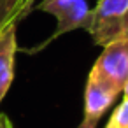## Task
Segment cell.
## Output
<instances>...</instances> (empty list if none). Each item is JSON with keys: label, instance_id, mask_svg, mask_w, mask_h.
Wrapping results in <instances>:
<instances>
[{"label": "cell", "instance_id": "1", "mask_svg": "<svg viewBox=\"0 0 128 128\" xmlns=\"http://www.w3.org/2000/svg\"><path fill=\"white\" fill-rule=\"evenodd\" d=\"M86 32L100 48L128 42V0H96Z\"/></svg>", "mask_w": 128, "mask_h": 128}, {"label": "cell", "instance_id": "2", "mask_svg": "<svg viewBox=\"0 0 128 128\" xmlns=\"http://www.w3.org/2000/svg\"><path fill=\"white\" fill-rule=\"evenodd\" d=\"M34 9L48 12L56 18V30L53 32V35L34 51L46 48L54 39H58L68 32L81 30V28L86 30V26L90 23V12H91L86 0H42L40 4L34 6Z\"/></svg>", "mask_w": 128, "mask_h": 128}, {"label": "cell", "instance_id": "3", "mask_svg": "<svg viewBox=\"0 0 128 128\" xmlns=\"http://www.w3.org/2000/svg\"><path fill=\"white\" fill-rule=\"evenodd\" d=\"M91 72L121 93L128 79V42H114L105 46L102 54L93 63Z\"/></svg>", "mask_w": 128, "mask_h": 128}, {"label": "cell", "instance_id": "4", "mask_svg": "<svg viewBox=\"0 0 128 128\" xmlns=\"http://www.w3.org/2000/svg\"><path fill=\"white\" fill-rule=\"evenodd\" d=\"M119 91L90 70L84 86V114L82 121L98 124L104 112L116 102Z\"/></svg>", "mask_w": 128, "mask_h": 128}, {"label": "cell", "instance_id": "5", "mask_svg": "<svg viewBox=\"0 0 128 128\" xmlns=\"http://www.w3.org/2000/svg\"><path fill=\"white\" fill-rule=\"evenodd\" d=\"M16 28L18 23H11L0 32V102L7 95L14 79V62L18 53Z\"/></svg>", "mask_w": 128, "mask_h": 128}, {"label": "cell", "instance_id": "6", "mask_svg": "<svg viewBox=\"0 0 128 128\" xmlns=\"http://www.w3.org/2000/svg\"><path fill=\"white\" fill-rule=\"evenodd\" d=\"M28 0H0V32L28 14Z\"/></svg>", "mask_w": 128, "mask_h": 128}, {"label": "cell", "instance_id": "7", "mask_svg": "<svg viewBox=\"0 0 128 128\" xmlns=\"http://www.w3.org/2000/svg\"><path fill=\"white\" fill-rule=\"evenodd\" d=\"M105 128H128V98H123L121 104L112 110Z\"/></svg>", "mask_w": 128, "mask_h": 128}, {"label": "cell", "instance_id": "8", "mask_svg": "<svg viewBox=\"0 0 128 128\" xmlns=\"http://www.w3.org/2000/svg\"><path fill=\"white\" fill-rule=\"evenodd\" d=\"M0 128H12L11 119H9L6 114H0Z\"/></svg>", "mask_w": 128, "mask_h": 128}, {"label": "cell", "instance_id": "9", "mask_svg": "<svg viewBox=\"0 0 128 128\" xmlns=\"http://www.w3.org/2000/svg\"><path fill=\"white\" fill-rule=\"evenodd\" d=\"M77 128H96V124H93V123H86V121H81V124H79Z\"/></svg>", "mask_w": 128, "mask_h": 128}, {"label": "cell", "instance_id": "10", "mask_svg": "<svg viewBox=\"0 0 128 128\" xmlns=\"http://www.w3.org/2000/svg\"><path fill=\"white\" fill-rule=\"evenodd\" d=\"M123 95H124V98H128V79H126V82H124V86H123V91H121Z\"/></svg>", "mask_w": 128, "mask_h": 128}, {"label": "cell", "instance_id": "11", "mask_svg": "<svg viewBox=\"0 0 128 128\" xmlns=\"http://www.w3.org/2000/svg\"><path fill=\"white\" fill-rule=\"evenodd\" d=\"M34 2H35V0H28V11L30 12L34 11Z\"/></svg>", "mask_w": 128, "mask_h": 128}]
</instances>
